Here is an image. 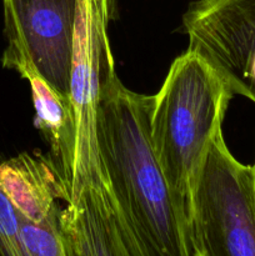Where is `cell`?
Segmentation results:
<instances>
[{"label":"cell","instance_id":"1","mask_svg":"<svg viewBox=\"0 0 255 256\" xmlns=\"http://www.w3.org/2000/svg\"><path fill=\"white\" fill-rule=\"evenodd\" d=\"M152 96L128 89L110 62L96 115L108 189L132 256H192L188 212L172 194L152 146Z\"/></svg>","mask_w":255,"mask_h":256},{"label":"cell","instance_id":"2","mask_svg":"<svg viewBox=\"0 0 255 256\" xmlns=\"http://www.w3.org/2000/svg\"><path fill=\"white\" fill-rule=\"evenodd\" d=\"M232 96L214 69L189 49L174 60L152 96V146L172 194L186 212L205 152Z\"/></svg>","mask_w":255,"mask_h":256},{"label":"cell","instance_id":"3","mask_svg":"<svg viewBox=\"0 0 255 256\" xmlns=\"http://www.w3.org/2000/svg\"><path fill=\"white\" fill-rule=\"evenodd\" d=\"M192 256H255L252 166L230 152L218 129L188 200Z\"/></svg>","mask_w":255,"mask_h":256},{"label":"cell","instance_id":"4","mask_svg":"<svg viewBox=\"0 0 255 256\" xmlns=\"http://www.w3.org/2000/svg\"><path fill=\"white\" fill-rule=\"evenodd\" d=\"M112 5L114 0H80L70 75L69 98L75 122L70 199L84 186L105 178L98 146L96 115L105 69L112 62L108 39Z\"/></svg>","mask_w":255,"mask_h":256},{"label":"cell","instance_id":"5","mask_svg":"<svg viewBox=\"0 0 255 256\" xmlns=\"http://www.w3.org/2000/svg\"><path fill=\"white\" fill-rule=\"evenodd\" d=\"M182 32L232 95L255 104V0H194Z\"/></svg>","mask_w":255,"mask_h":256},{"label":"cell","instance_id":"6","mask_svg":"<svg viewBox=\"0 0 255 256\" xmlns=\"http://www.w3.org/2000/svg\"><path fill=\"white\" fill-rule=\"evenodd\" d=\"M0 188L19 218L26 256H70L60 226V202L70 192L50 155L22 152L0 162Z\"/></svg>","mask_w":255,"mask_h":256},{"label":"cell","instance_id":"7","mask_svg":"<svg viewBox=\"0 0 255 256\" xmlns=\"http://www.w3.org/2000/svg\"><path fill=\"white\" fill-rule=\"evenodd\" d=\"M79 6L80 0H2L8 40L2 55H28L38 72L68 98Z\"/></svg>","mask_w":255,"mask_h":256},{"label":"cell","instance_id":"8","mask_svg":"<svg viewBox=\"0 0 255 256\" xmlns=\"http://www.w3.org/2000/svg\"><path fill=\"white\" fill-rule=\"evenodd\" d=\"M60 226L70 256H132L105 178L65 202Z\"/></svg>","mask_w":255,"mask_h":256},{"label":"cell","instance_id":"9","mask_svg":"<svg viewBox=\"0 0 255 256\" xmlns=\"http://www.w3.org/2000/svg\"><path fill=\"white\" fill-rule=\"evenodd\" d=\"M2 66L28 80L35 109V125L50 146V158L69 188L75 159V122L70 98L58 92L35 68L28 55H2Z\"/></svg>","mask_w":255,"mask_h":256},{"label":"cell","instance_id":"10","mask_svg":"<svg viewBox=\"0 0 255 256\" xmlns=\"http://www.w3.org/2000/svg\"><path fill=\"white\" fill-rule=\"evenodd\" d=\"M0 256H26L20 236L19 218L0 188Z\"/></svg>","mask_w":255,"mask_h":256},{"label":"cell","instance_id":"11","mask_svg":"<svg viewBox=\"0 0 255 256\" xmlns=\"http://www.w3.org/2000/svg\"><path fill=\"white\" fill-rule=\"evenodd\" d=\"M252 189H254V204H255V164L252 165Z\"/></svg>","mask_w":255,"mask_h":256}]
</instances>
